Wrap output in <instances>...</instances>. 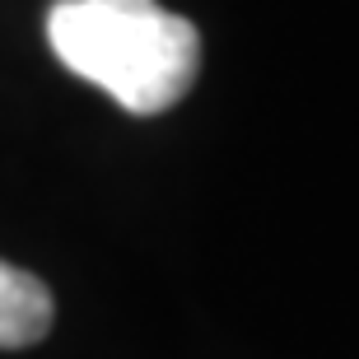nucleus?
Listing matches in <instances>:
<instances>
[{
	"label": "nucleus",
	"instance_id": "nucleus-2",
	"mask_svg": "<svg viewBox=\"0 0 359 359\" xmlns=\"http://www.w3.org/2000/svg\"><path fill=\"white\" fill-rule=\"evenodd\" d=\"M52 332V290L38 276L0 262V350L38 346Z\"/></svg>",
	"mask_w": 359,
	"mask_h": 359
},
{
	"label": "nucleus",
	"instance_id": "nucleus-1",
	"mask_svg": "<svg viewBox=\"0 0 359 359\" xmlns=\"http://www.w3.org/2000/svg\"><path fill=\"white\" fill-rule=\"evenodd\" d=\"M56 61L98 84L131 117L168 112L201 70V33L159 0H56L47 10Z\"/></svg>",
	"mask_w": 359,
	"mask_h": 359
}]
</instances>
